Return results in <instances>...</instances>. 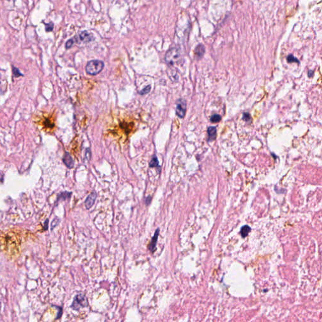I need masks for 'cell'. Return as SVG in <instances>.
Listing matches in <instances>:
<instances>
[{
    "label": "cell",
    "instance_id": "obj_1",
    "mask_svg": "<svg viewBox=\"0 0 322 322\" xmlns=\"http://www.w3.org/2000/svg\"><path fill=\"white\" fill-rule=\"evenodd\" d=\"M104 67V63L102 61L99 60H93L88 62L86 67V73L92 76H95L99 74L102 71Z\"/></svg>",
    "mask_w": 322,
    "mask_h": 322
},
{
    "label": "cell",
    "instance_id": "obj_2",
    "mask_svg": "<svg viewBox=\"0 0 322 322\" xmlns=\"http://www.w3.org/2000/svg\"><path fill=\"white\" fill-rule=\"evenodd\" d=\"M88 306V298L83 293H78L75 296L70 308L75 311H79L81 308H86Z\"/></svg>",
    "mask_w": 322,
    "mask_h": 322
},
{
    "label": "cell",
    "instance_id": "obj_3",
    "mask_svg": "<svg viewBox=\"0 0 322 322\" xmlns=\"http://www.w3.org/2000/svg\"><path fill=\"white\" fill-rule=\"evenodd\" d=\"M181 58V52L178 47H173L167 52L165 61L169 65H173L178 62Z\"/></svg>",
    "mask_w": 322,
    "mask_h": 322
},
{
    "label": "cell",
    "instance_id": "obj_4",
    "mask_svg": "<svg viewBox=\"0 0 322 322\" xmlns=\"http://www.w3.org/2000/svg\"><path fill=\"white\" fill-rule=\"evenodd\" d=\"M186 111V101L182 99L178 100L176 103V115L179 118H182L184 117Z\"/></svg>",
    "mask_w": 322,
    "mask_h": 322
},
{
    "label": "cell",
    "instance_id": "obj_5",
    "mask_svg": "<svg viewBox=\"0 0 322 322\" xmlns=\"http://www.w3.org/2000/svg\"><path fill=\"white\" fill-rule=\"evenodd\" d=\"M159 234H160V229L158 228L156 229L155 233L153 234V237L151 239V242H150L149 244L148 245V249L152 253L154 252L155 250L156 245L157 243V240H158Z\"/></svg>",
    "mask_w": 322,
    "mask_h": 322
},
{
    "label": "cell",
    "instance_id": "obj_6",
    "mask_svg": "<svg viewBox=\"0 0 322 322\" xmlns=\"http://www.w3.org/2000/svg\"><path fill=\"white\" fill-rule=\"evenodd\" d=\"M96 198H97V194L96 192H93L89 194L84 201V205L86 208L88 209L91 208L93 205H94L95 203Z\"/></svg>",
    "mask_w": 322,
    "mask_h": 322
},
{
    "label": "cell",
    "instance_id": "obj_7",
    "mask_svg": "<svg viewBox=\"0 0 322 322\" xmlns=\"http://www.w3.org/2000/svg\"><path fill=\"white\" fill-rule=\"evenodd\" d=\"M62 160L64 163L65 164V165L69 168V169H72V168L74 167V160L72 158V157L70 156V155L69 154V153L68 152H66L64 153V155L63 157V159Z\"/></svg>",
    "mask_w": 322,
    "mask_h": 322
},
{
    "label": "cell",
    "instance_id": "obj_8",
    "mask_svg": "<svg viewBox=\"0 0 322 322\" xmlns=\"http://www.w3.org/2000/svg\"><path fill=\"white\" fill-rule=\"evenodd\" d=\"M79 39L82 42H83L84 43L91 42V41H92L93 39H94L93 36L91 34H90V33H89L87 31H84L82 32L81 34L79 35Z\"/></svg>",
    "mask_w": 322,
    "mask_h": 322
},
{
    "label": "cell",
    "instance_id": "obj_9",
    "mask_svg": "<svg viewBox=\"0 0 322 322\" xmlns=\"http://www.w3.org/2000/svg\"><path fill=\"white\" fill-rule=\"evenodd\" d=\"M209 140H214L216 138V129L215 126H209L208 129Z\"/></svg>",
    "mask_w": 322,
    "mask_h": 322
},
{
    "label": "cell",
    "instance_id": "obj_10",
    "mask_svg": "<svg viewBox=\"0 0 322 322\" xmlns=\"http://www.w3.org/2000/svg\"><path fill=\"white\" fill-rule=\"evenodd\" d=\"M205 47L202 44L198 45V46L196 47L195 50H194L196 55L199 58L201 57L203 55V54H205Z\"/></svg>",
    "mask_w": 322,
    "mask_h": 322
},
{
    "label": "cell",
    "instance_id": "obj_11",
    "mask_svg": "<svg viewBox=\"0 0 322 322\" xmlns=\"http://www.w3.org/2000/svg\"><path fill=\"white\" fill-rule=\"evenodd\" d=\"M71 194H72V193H69L67 191L62 192L58 196L57 201H59L60 200H66L67 199H69V198H70Z\"/></svg>",
    "mask_w": 322,
    "mask_h": 322
},
{
    "label": "cell",
    "instance_id": "obj_12",
    "mask_svg": "<svg viewBox=\"0 0 322 322\" xmlns=\"http://www.w3.org/2000/svg\"><path fill=\"white\" fill-rule=\"evenodd\" d=\"M250 230H251L250 229V228L247 225H245L243 227L241 228V235L242 237H245L247 235H248Z\"/></svg>",
    "mask_w": 322,
    "mask_h": 322
},
{
    "label": "cell",
    "instance_id": "obj_13",
    "mask_svg": "<svg viewBox=\"0 0 322 322\" xmlns=\"http://www.w3.org/2000/svg\"><path fill=\"white\" fill-rule=\"evenodd\" d=\"M149 165L151 167H159V160L157 159V157L155 155H154L152 157V160H151V162H150Z\"/></svg>",
    "mask_w": 322,
    "mask_h": 322
},
{
    "label": "cell",
    "instance_id": "obj_14",
    "mask_svg": "<svg viewBox=\"0 0 322 322\" xmlns=\"http://www.w3.org/2000/svg\"><path fill=\"white\" fill-rule=\"evenodd\" d=\"M221 119H222V117H221L220 115L215 114L211 116L210 118V121L212 123H218L221 121Z\"/></svg>",
    "mask_w": 322,
    "mask_h": 322
},
{
    "label": "cell",
    "instance_id": "obj_15",
    "mask_svg": "<svg viewBox=\"0 0 322 322\" xmlns=\"http://www.w3.org/2000/svg\"><path fill=\"white\" fill-rule=\"evenodd\" d=\"M12 70H13V74L14 75V76L15 77H20V76H23V74H21V72L20 71V70L18 69V68H17L16 67H12Z\"/></svg>",
    "mask_w": 322,
    "mask_h": 322
},
{
    "label": "cell",
    "instance_id": "obj_16",
    "mask_svg": "<svg viewBox=\"0 0 322 322\" xmlns=\"http://www.w3.org/2000/svg\"><path fill=\"white\" fill-rule=\"evenodd\" d=\"M287 61L289 63H291V62H298L299 63V61H298V59L297 58H296L295 57H294L293 55H289L287 56Z\"/></svg>",
    "mask_w": 322,
    "mask_h": 322
},
{
    "label": "cell",
    "instance_id": "obj_17",
    "mask_svg": "<svg viewBox=\"0 0 322 322\" xmlns=\"http://www.w3.org/2000/svg\"><path fill=\"white\" fill-rule=\"evenodd\" d=\"M242 119L247 123H250L252 120L251 116H250V115L249 113H244L243 114Z\"/></svg>",
    "mask_w": 322,
    "mask_h": 322
},
{
    "label": "cell",
    "instance_id": "obj_18",
    "mask_svg": "<svg viewBox=\"0 0 322 322\" xmlns=\"http://www.w3.org/2000/svg\"><path fill=\"white\" fill-rule=\"evenodd\" d=\"M151 86H146L145 88H144L142 91H140V95L147 94V93H149L150 92V91H151Z\"/></svg>",
    "mask_w": 322,
    "mask_h": 322
},
{
    "label": "cell",
    "instance_id": "obj_19",
    "mask_svg": "<svg viewBox=\"0 0 322 322\" xmlns=\"http://www.w3.org/2000/svg\"><path fill=\"white\" fill-rule=\"evenodd\" d=\"M53 28H54V24H53V23H52V22L46 24V32H51V31H52Z\"/></svg>",
    "mask_w": 322,
    "mask_h": 322
},
{
    "label": "cell",
    "instance_id": "obj_20",
    "mask_svg": "<svg viewBox=\"0 0 322 322\" xmlns=\"http://www.w3.org/2000/svg\"><path fill=\"white\" fill-rule=\"evenodd\" d=\"M73 44H74V40L73 39H70L69 40L66 44V48H70L72 47V46H73Z\"/></svg>",
    "mask_w": 322,
    "mask_h": 322
},
{
    "label": "cell",
    "instance_id": "obj_21",
    "mask_svg": "<svg viewBox=\"0 0 322 322\" xmlns=\"http://www.w3.org/2000/svg\"><path fill=\"white\" fill-rule=\"evenodd\" d=\"M59 222H60V220L58 218H57V217L55 218L54 220H53V222H52V228H54V227L57 226V225L59 224Z\"/></svg>",
    "mask_w": 322,
    "mask_h": 322
},
{
    "label": "cell",
    "instance_id": "obj_22",
    "mask_svg": "<svg viewBox=\"0 0 322 322\" xmlns=\"http://www.w3.org/2000/svg\"><path fill=\"white\" fill-rule=\"evenodd\" d=\"M51 123H52L51 122H50L49 120L46 119V120H45V122H44V125L46 127H50V128H52V126H54V125H52Z\"/></svg>",
    "mask_w": 322,
    "mask_h": 322
},
{
    "label": "cell",
    "instance_id": "obj_23",
    "mask_svg": "<svg viewBox=\"0 0 322 322\" xmlns=\"http://www.w3.org/2000/svg\"><path fill=\"white\" fill-rule=\"evenodd\" d=\"M57 308L59 309V312H58V314L57 315V318H56V319H59V318H61V316H62V308H61V307H59V306H57Z\"/></svg>",
    "mask_w": 322,
    "mask_h": 322
},
{
    "label": "cell",
    "instance_id": "obj_24",
    "mask_svg": "<svg viewBox=\"0 0 322 322\" xmlns=\"http://www.w3.org/2000/svg\"><path fill=\"white\" fill-rule=\"evenodd\" d=\"M151 201H152V197H151V196L147 197L145 198V205H149L150 203H151Z\"/></svg>",
    "mask_w": 322,
    "mask_h": 322
},
{
    "label": "cell",
    "instance_id": "obj_25",
    "mask_svg": "<svg viewBox=\"0 0 322 322\" xmlns=\"http://www.w3.org/2000/svg\"><path fill=\"white\" fill-rule=\"evenodd\" d=\"M3 179H4V175L1 171H0V181H3Z\"/></svg>",
    "mask_w": 322,
    "mask_h": 322
},
{
    "label": "cell",
    "instance_id": "obj_26",
    "mask_svg": "<svg viewBox=\"0 0 322 322\" xmlns=\"http://www.w3.org/2000/svg\"><path fill=\"white\" fill-rule=\"evenodd\" d=\"M0 84H1V81H0ZM0 93H2V91H1V88H0Z\"/></svg>",
    "mask_w": 322,
    "mask_h": 322
}]
</instances>
